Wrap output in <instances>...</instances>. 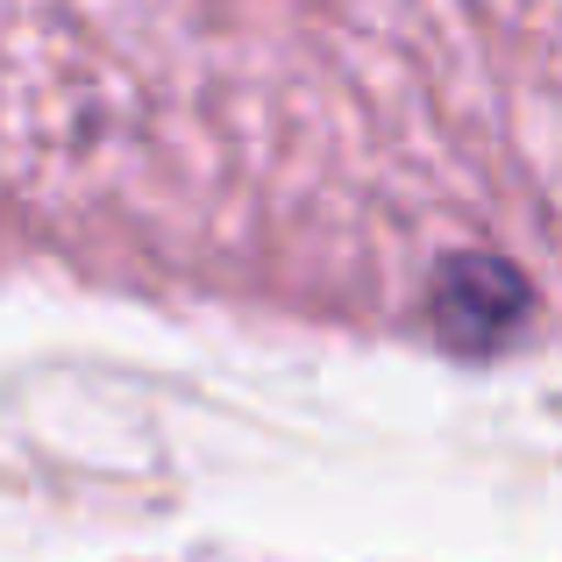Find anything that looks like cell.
<instances>
[{"instance_id": "1", "label": "cell", "mask_w": 562, "mask_h": 562, "mask_svg": "<svg viewBox=\"0 0 562 562\" xmlns=\"http://www.w3.org/2000/svg\"><path fill=\"white\" fill-rule=\"evenodd\" d=\"M0 271L562 342V0H0Z\"/></svg>"}]
</instances>
